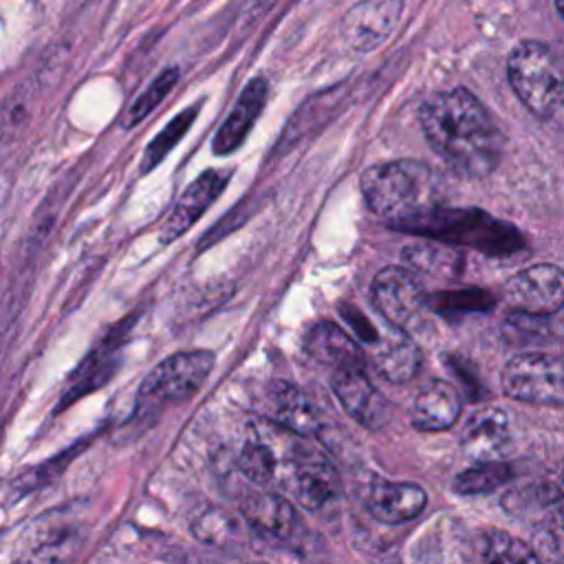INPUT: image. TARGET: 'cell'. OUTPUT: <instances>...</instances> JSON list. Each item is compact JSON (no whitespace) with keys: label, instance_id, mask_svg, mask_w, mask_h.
Segmentation results:
<instances>
[{"label":"cell","instance_id":"obj_1","mask_svg":"<svg viewBox=\"0 0 564 564\" xmlns=\"http://www.w3.org/2000/svg\"><path fill=\"white\" fill-rule=\"evenodd\" d=\"M421 126L434 152L463 176L482 178L500 163L502 134L480 99L465 88L427 97Z\"/></svg>","mask_w":564,"mask_h":564},{"label":"cell","instance_id":"obj_2","mask_svg":"<svg viewBox=\"0 0 564 564\" xmlns=\"http://www.w3.org/2000/svg\"><path fill=\"white\" fill-rule=\"evenodd\" d=\"M361 192L366 205L381 220L408 231L438 203V183L432 170L410 159L368 167L361 176Z\"/></svg>","mask_w":564,"mask_h":564},{"label":"cell","instance_id":"obj_3","mask_svg":"<svg viewBox=\"0 0 564 564\" xmlns=\"http://www.w3.org/2000/svg\"><path fill=\"white\" fill-rule=\"evenodd\" d=\"M513 93L538 119H551L564 104V75L553 51L535 40L520 42L507 62Z\"/></svg>","mask_w":564,"mask_h":564},{"label":"cell","instance_id":"obj_4","mask_svg":"<svg viewBox=\"0 0 564 564\" xmlns=\"http://www.w3.org/2000/svg\"><path fill=\"white\" fill-rule=\"evenodd\" d=\"M214 368V355L209 350L176 352L163 359L141 381L137 397V414H152L165 405L181 403L198 392Z\"/></svg>","mask_w":564,"mask_h":564},{"label":"cell","instance_id":"obj_5","mask_svg":"<svg viewBox=\"0 0 564 564\" xmlns=\"http://www.w3.org/2000/svg\"><path fill=\"white\" fill-rule=\"evenodd\" d=\"M502 390L507 397L535 403H564V359L546 352H522L511 357L502 370Z\"/></svg>","mask_w":564,"mask_h":564},{"label":"cell","instance_id":"obj_6","mask_svg":"<svg viewBox=\"0 0 564 564\" xmlns=\"http://www.w3.org/2000/svg\"><path fill=\"white\" fill-rule=\"evenodd\" d=\"M502 297L516 313L553 315L564 306V271L546 262L527 267L505 282Z\"/></svg>","mask_w":564,"mask_h":564},{"label":"cell","instance_id":"obj_7","mask_svg":"<svg viewBox=\"0 0 564 564\" xmlns=\"http://www.w3.org/2000/svg\"><path fill=\"white\" fill-rule=\"evenodd\" d=\"M370 297L390 326L405 328L423 304V289L412 269L386 267L375 275Z\"/></svg>","mask_w":564,"mask_h":564},{"label":"cell","instance_id":"obj_8","mask_svg":"<svg viewBox=\"0 0 564 564\" xmlns=\"http://www.w3.org/2000/svg\"><path fill=\"white\" fill-rule=\"evenodd\" d=\"M403 0H361L341 20V33L350 48L368 53L381 46L399 24Z\"/></svg>","mask_w":564,"mask_h":564},{"label":"cell","instance_id":"obj_9","mask_svg":"<svg viewBox=\"0 0 564 564\" xmlns=\"http://www.w3.org/2000/svg\"><path fill=\"white\" fill-rule=\"evenodd\" d=\"M293 485L297 500L311 511H324L341 496V480L335 465L311 447L300 449L293 458Z\"/></svg>","mask_w":564,"mask_h":564},{"label":"cell","instance_id":"obj_10","mask_svg":"<svg viewBox=\"0 0 564 564\" xmlns=\"http://www.w3.org/2000/svg\"><path fill=\"white\" fill-rule=\"evenodd\" d=\"M333 392L348 416L368 430H379L390 419V401L370 383L364 368L335 370Z\"/></svg>","mask_w":564,"mask_h":564},{"label":"cell","instance_id":"obj_11","mask_svg":"<svg viewBox=\"0 0 564 564\" xmlns=\"http://www.w3.org/2000/svg\"><path fill=\"white\" fill-rule=\"evenodd\" d=\"M227 183H229V176L223 170H207L200 176H196L178 196L172 214L163 223L159 240L167 245L181 238L203 216V212L220 196Z\"/></svg>","mask_w":564,"mask_h":564},{"label":"cell","instance_id":"obj_12","mask_svg":"<svg viewBox=\"0 0 564 564\" xmlns=\"http://www.w3.org/2000/svg\"><path fill=\"white\" fill-rule=\"evenodd\" d=\"M240 511L249 527L267 540L293 542L302 533L300 513L282 496L249 494L242 498Z\"/></svg>","mask_w":564,"mask_h":564},{"label":"cell","instance_id":"obj_13","mask_svg":"<svg viewBox=\"0 0 564 564\" xmlns=\"http://www.w3.org/2000/svg\"><path fill=\"white\" fill-rule=\"evenodd\" d=\"M460 447L476 463L500 460L511 447L507 414L500 408L476 410L460 430Z\"/></svg>","mask_w":564,"mask_h":564},{"label":"cell","instance_id":"obj_14","mask_svg":"<svg viewBox=\"0 0 564 564\" xmlns=\"http://www.w3.org/2000/svg\"><path fill=\"white\" fill-rule=\"evenodd\" d=\"M262 403H264L262 405L264 414L273 423H278L300 436H311L319 427L317 412H315L313 403L297 386H293L289 381H271L267 386Z\"/></svg>","mask_w":564,"mask_h":564},{"label":"cell","instance_id":"obj_15","mask_svg":"<svg viewBox=\"0 0 564 564\" xmlns=\"http://www.w3.org/2000/svg\"><path fill=\"white\" fill-rule=\"evenodd\" d=\"M267 95H269V86L262 77L251 79L242 88L236 106L231 108V112L227 115V119L223 121V126L214 134L212 148H214L216 154L225 156V154L236 152L242 145L251 126L256 123V119L260 117V112L267 104Z\"/></svg>","mask_w":564,"mask_h":564},{"label":"cell","instance_id":"obj_16","mask_svg":"<svg viewBox=\"0 0 564 564\" xmlns=\"http://www.w3.org/2000/svg\"><path fill=\"white\" fill-rule=\"evenodd\" d=\"M427 502V494L414 482H375L366 494V509L383 524L414 520Z\"/></svg>","mask_w":564,"mask_h":564},{"label":"cell","instance_id":"obj_17","mask_svg":"<svg viewBox=\"0 0 564 564\" xmlns=\"http://www.w3.org/2000/svg\"><path fill=\"white\" fill-rule=\"evenodd\" d=\"M306 352L333 368V370H348V368H364V352L357 341L337 324L319 322L306 335Z\"/></svg>","mask_w":564,"mask_h":564},{"label":"cell","instance_id":"obj_18","mask_svg":"<svg viewBox=\"0 0 564 564\" xmlns=\"http://www.w3.org/2000/svg\"><path fill=\"white\" fill-rule=\"evenodd\" d=\"M370 346L372 364L388 381L405 383L416 375L421 366V355L416 344L403 333V328L392 326V333L377 335Z\"/></svg>","mask_w":564,"mask_h":564},{"label":"cell","instance_id":"obj_19","mask_svg":"<svg viewBox=\"0 0 564 564\" xmlns=\"http://www.w3.org/2000/svg\"><path fill=\"white\" fill-rule=\"evenodd\" d=\"M460 414V397L445 381H430L414 399L412 423L423 432H441L456 423Z\"/></svg>","mask_w":564,"mask_h":564},{"label":"cell","instance_id":"obj_20","mask_svg":"<svg viewBox=\"0 0 564 564\" xmlns=\"http://www.w3.org/2000/svg\"><path fill=\"white\" fill-rule=\"evenodd\" d=\"M403 260L412 271H421L438 278H454L458 273L460 256L445 245L419 242L403 249Z\"/></svg>","mask_w":564,"mask_h":564},{"label":"cell","instance_id":"obj_21","mask_svg":"<svg viewBox=\"0 0 564 564\" xmlns=\"http://www.w3.org/2000/svg\"><path fill=\"white\" fill-rule=\"evenodd\" d=\"M198 115V104L178 112L143 150V159H141V172H150L154 170L165 156L167 152H172L176 148V143L185 137V132L192 128L194 119Z\"/></svg>","mask_w":564,"mask_h":564},{"label":"cell","instance_id":"obj_22","mask_svg":"<svg viewBox=\"0 0 564 564\" xmlns=\"http://www.w3.org/2000/svg\"><path fill=\"white\" fill-rule=\"evenodd\" d=\"M511 478V469L502 460H487V463H476L474 467L460 471L454 480V489L463 496H474V494H487L498 489Z\"/></svg>","mask_w":564,"mask_h":564},{"label":"cell","instance_id":"obj_23","mask_svg":"<svg viewBox=\"0 0 564 564\" xmlns=\"http://www.w3.org/2000/svg\"><path fill=\"white\" fill-rule=\"evenodd\" d=\"M176 82H178V70H176V68H165V70H161V73L152 79V84L128 106V110H126V115H123V119H121V126H123V128H134V126H139V123L167 97V93L176 86Z\"/></svg>","mask_w":564,"mask_h":564},{"label":"cell","instance_id":"obj_24","mask_svg":"<svg viewBox=\"0 0 564 564\" xmlns=\"http://www.w3.org/2000/svg\"><path fill=\"white\" fill-rule=\"evenodd\" d=\"M480 557L485 562H540L533 546L527 542L505 533V531H489L480 546Z\"/></svg>","mask_w":564,"mask_h":564},{"label":"cell","instance_id":"obj_25","mask_svg":"<svg viewBox=\"0 0 564 564\" xmlns=\"http://www.w3.org/2000/svg\"><path fill=\"white\" fill-rule=\"evenodd\" d=\"M192 533L205 544H227L236 535V522L223 509L200 511L192 522Z\"/></svg>","mask_w":564,"mask_h":564},{"label":"cell","instance_id":"obj_26","mask_svg":"<svg viewBox=\"0 0 564 564\" xmlns=\"http://www.w3.org/2000/svg\"><path fill=\"white\" fill-rule=\"evenodd\" d=\"M238 471L256 485H267L273 478L275 458L269 447L260 443H247L238 454Z\"/></svg>","mask_w":564,"mask_h":564},{"label":"cell","instance_id":"obj_27","mask_svg":"<svg viewBox=\"0 0 564 564\" xmlns=\"http://www.w3.org/2000/svg\"><path fill=\"white\" fill-rule=\"evenodd\" d=\"M540 540L544 542L546 551L540 553V560H564V507H560L546 522Z\"/></svg>","mask_w":564,"mask_h":564},{"label":"cell","instance_id":"obj_28","mask_svg":"<svg viewBox=\"0 0 564 564\" xmlns=\"http://www.w3.org/2000/svg\"><path fill=\"white\" fill-rule=\"evenodd\" d=\"M533 496L540 505H555L564 498V467H560L557 471L544 476L535 489H533Z\"/></svg>","mask_w":564,"mask_h":564},{"label":"cell","instance_id":"obj_29","mask_svg":"<svg viewBox=\"0 0 564 564\" xmlns=\"http://www.w3.org/2000/svg\"><path fill=\"white\" fill-rule=\"evenodd\" d=\"M77 449H82V445H75V447H70L64 456H55L53 460H48L46 465H40V467H35L29 476L35 480V485H42V482H46L48 478H53V476H57L59 474V469H64V465L66 463H70V458L77 454Z\"/></svg>","mask_w":564,"mask_h":564},{"label":"cell","instance_id":"obj_30","mask_svg":"<svg viewBox=\"0 0 564 564\" xmlns=\"http://www.w3.org/2000/svg\"><path fill=\"white\" fill-rule=\"evenodd\" d=\"M555 7H557V11H560V15L564 18V0H555Z\"/></svg>","mask_w":564,"mask_h":564}]
</instances>
